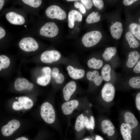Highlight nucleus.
I'll use <instances>...</instances> for the list:
<instances>
[{"label":"nucleus","mask_w":140,"mask_h":140,"mask_svg":"<svg viewBox=\"0 0 140 140\" xmlns=\"http://www.w3.org/2000/svg\"><path fill=\"white\" fill-rule=\"evenodd\" d=\"M102 37L101 32L95 30L88 32L83 37L82 41L86 47H89L97 44L100 41Z\"/></svg>","instance_id":"1"},{"label":"nucleus","mask_w":140,"mask_h":140,"mask_svg":"<svg viewBox=\"0 0 140 140\" xmlns=\"http://www.w3.org/2000/svg\"><path fill=\"white\" fill-rule=\"evenodd\" d=\"M40 115L43 119L48 123H52L55 121V110L52 105L48 102H44L41 105Z\"/></svg>","instance_id":"2"},{"label":"nucleus","mask_w":140,"mask_h":140,"mask_svg":"<svg viewBox=\"0 0 140 140\" xmlns=\"http://www.w3.org/2000/svg\"><path fill=\"white\" fill-rule=\"evenodd\" d=\"M45 13L47 16L51 19L63 20L66 17L65 12L57 5H52L48 7L46 10Z\"/></svg>","instance_id":"3"},{"label":"nucleus","mask_w":140,"mask_h":140,"mask_svg":"<svg viewBox=\"0 0 140 140\" xmlns=\"http://www.w3.org/2000/svg\"><path fill=\"white\" fill-rule=\"evenodd\" d=\"M57 26L54 22L47 23L40 29V34L41 35L49 38L56 36L59 32Z\"/></svg>","instance_id":"4"},{"label":"nucleus","mask_w":140,"mask_h":140,"mask_svg":"<svg viewBox=\"0 0 140 140\" xmlns=\"http://www.w3.org/2000/svg\"><path fill=\"white\" fill-rule=\"evenodd\" d=\"M19 46L22 50L28 52L35 51L39 47L38 44L36 40L31 37L23 38L19 43Z\"/></svg>","instance_id":"5"},{"label":"nucleus","mask_w":140,"mask_h":140,"mask_svg":"<svg viewBox=\"0 0 140 140\" xmlns=\"http://www.w3.org/2000/svg\"><path fill=\"white\" fill-rule=\"evenodd\" d=\"M115 92V87L112 83H106L101 91V95L103 100L107 102L112 101L114 98Z\"/></svg>","instance_id":"6"},{"label":"nucleus","mask_w":140,"mask_h":140,"mask_svg":"<svg viewBox=\"0 0 140 140\" xmlns=\"http://www.w3.org/2000/svg\"><path fill=\"white\" fill-rule=\"evenodd\" d=\"M61 54L55 50L47 51L43 52L41 55L40 59L45 63H51L57 61L60 58Z\"/></svg>","instance_id":"7"},{"label":"nucleus","mask_w":140,"mask_h":140,"mask_svg":"<svg viewBox=\"0 0 140 140\" xmlns=\"http://www.w3.org/2000/svg\"><path fill=\"white\" fill-rule=\"evenodd\" d=\"M20 125V123L18 120L15 119L11 120L7 124L3 127L1 129L2 134L5 136H10L19 127Z\"/></svg>","instance_id":"8"},{"label":"nucleus","mask_w":140,"mask_h":140,"mask_svg":"<svg viewBox=\"0 0 140 140\" xmlns=\"http://www.w3.org/2000/svg\"><path fill=\"white\" fill-rule=\"evenodd\" d=\"M7 20L11 24L21 25L24 24L25 21L24 17L22 15L15 12H10L6 15Z\"/></svg>","instance_id":"9"},{"label":"nucleus","mask_w":140,"mask_h":140,"mask_svg":"<svg viewBox=\"0 0 140 140\" xmlns=\"http://www.w3.org/2000/svg\"><path fill=\"white\" fill-rule=\"evenodd\" d=\"M42 71L44 75L38 77L37 81L39 85L45 86L47 85L51 80V69L50 67H45L42 68Z\"/></svg>","instance_id":"10"},{"label":"nucleus","mask_w":140,"mask_h":140,"mask_svg":"<svg viewBox=\"0 0 140 140\" xmlns=\"http://www.w3.org/2000/svg\"><path fill=\"white\" fill-rule=\"evenodd\" d=\"M14 86L16 90L20 91L25 89L31 90L33 88L34 86L32 83H30L27 79L19 78L16 80Z\"/></svg>","instance_id":"11"},{"label":"nucleus","mask_w":140,"mask_h":140,"mask_svg":"<svg viewBox=\"0 0 140 140\" xmlns=\"http://www.w3.org/2000/svg\"><path fill=\"white\" fill-rule=\"evenodd\" d=\"M78 101L73 100L64 103L61 106V109L63 113L65 115L71 114L74 109L78 106Z\"/></svg>","instance_id":"12"},{"label":"nucleus","mask_w":140,"mask_h":140,"mask_svg":"<svg viewBox=\"0 0 140 140\" xmlns=\"http://www.w3.org/2000/svg\"><path fill=\"white\" fill-rule=\"evenodd\" d=\"M76 85L75 82L72 81L68 83L63 89V94L64 99L67 101L69 99L71 96L75 91Z\"/></svg>","instance_id":"13"},{"label":"nucleus","mask_w":140,"mask_h":140,"mask_svg":"<svg viewBox=\"0 0 140 140\" xmlns=\"http://www.w3.org/2000/svg\"><path fill=\"white\" fill-rule=\"evenodd\" d=\"M110 30L111 35L113 38L116 39L120 38L123 32L122 25L121 22H115L110 26Z\"/></svg>","instance_id":"14"},{"label":"nucleus","mask_w":140,"mask_h":140,"mask_svg":"<svg viewBox=\"0 0 140 140\" xmlns=\"http://www.w3.org/2000/svg\"><path fill=\"white\" fill-rule=\"evenodd\" d=\"M82 18V15L78 11L74 10L70 11L68 14V23L69 27L73 28L74 25L75 21L81 22Z\"/></svg>","instance_id":"15"},{"label":"nucleus","mask_w":140,"mask_h":140,"mask_svg":"<svg viewBox=\"0 0 140 140\" xmlns=\"http://www.w3.org/2000/svg\"><path fill=\"white\" fill-rule=\"evenodd\" d=\"M67 69L69 76L74 79H81L83 77L85 74V72L83 70L75 69L71 66H68Z\"/></svg>","instance_id":"16"},{"label":"nucleus","mask_w":140,"mask_h":140,"mask_svg":"<svg viewBox=\"0 0 140 140\" xmlns=\"http://www.w3.org/2000/svg\"><path fill=\"white\" fill-rule=\"evenodd\" d=\"M101 127L103 132L109 136H111L115 132V127L112 122L108 120H103L101 123Z\"/></svg>","instance_id":"17"},{"label":"nucleus","mask_w":140,"mask_h":140,"mask_svg":"<svg viewBox=\"0 0 140 140\" xmlns=\"http://www.w3.org/2000/svg\"><path fill=\"white\" fill-rule=\"evenodd\" d=\"M87 78L88 80L93 81L97 86H100L103 80L101 76L99 75V72L96 70L88 72L87 74Z\"/></svg>","instance_id":"18"},{"label":"nucleus","mask_w":140,"mask_h":140,"mask_svg":"<svg viewBox=\"0 0 140 140\" xmlns=\"http://www.w3.org/2000/svg\"><path fill=\"white\" fill-rule=\"evenodd\" d=\"M140 57L139 53L134 51L130 52L128 55V59L126 65L129 68L133 67L137 63Z\"/></svg>","instance_id":"19"},{"label":"nucleus","mask_w":140,"mask_h":140,"mask_svg":"<svg viewBox=\"0 0 140 140\" xmlns=\"http://www.w3.org/2000/svg\"><path fill=\"white\" fill-rule=\"evenodd\" d=\"M18 100L20 110L23 109H30L33 105V102L32 100L27 96L20 97L18 98Z\"/></svg>","instance_id":"20"},{"label":"nucleus","mask_w":140,"mask_h":140,"mask_svg":"<svg viewBox=\"0 0 140 140\" xmlns=\"http://www.w3.org/2000/svg\"><path fill=\"white\" fill-rule=\"evenodd\" d=\"M120 131L124 140H131L132 129L128 124L123 123L120 127Z\"/></svg>","instance_id":"21"},{"label":"nucleus","mask_w":140,"mask_h":140,"mask_svg":"<svg viewBox=\"0 0 140 140\" xmlns=\"http://www.w3.org/2000/svg\"><path fill=\"white\" fill-rule=\"evenodd\" d=\"M126 123L129 125L132 129L136 128L138 124V122L134 114L130 112H127L124 115Z\"/></svg>","instance_id":"22"},{"label":"nucleus","mask_w":140,"mask_h":140,"mask_svg":"<svg viewBox=\"0 0 140 140\" xmlns=\"http://www.w3.org/2000/svg\"><path fill=\"white\" fill-rule=\"evenodd\" d=\"M125 37L130 47L135 48L139 47L140 45L139 42L130 32H127L125 34Z\"/></svg>","instance_id":"23"},{"label":"nucleus","mask_w":140,"mask_h":140,"mask_svg":"<svg viewBox=\"0 0 140 140\" xmlns=\"http://www.w3.org/2000/svg\"><path fill=\"white\" fill-rule=\"evenodd\" d=\"M103 64L102 61L97 60L94 58L89 59L87 63L88 66L90 68L98 69L101 68Z\"/></svg>","instance_id":"24"},{"label":"nucleus","mask_w":140,"mask_h":140,"mask_svg":"<svg viewBox=\"0 0 140 140\" xmlns=\"http://www.w3.org/2000/svg\"><path fill=\"white\" fill-rule=\"evenodd\" d=\"M111 70V68L109 65L106 64L104 65L101 72V76L103 80L106 81H108L110 80Z\"/></svg>","instance_id":"25"},{"label":"nucleus","mask_w":140,"mask_h":140,"mask_svg":"<svg viewBox=\"0 0 140 140\" xmlns=\"http://www.w3.org/2000/svg\"><path fill=\"white\" fill-rule=\"evenodd\" d=\"M131 32L138 40H140V25L138 24L132 23L129 25Z\"/></svg>","instance_id":"26"},{"label":"nucleus","mask_w":140,"mask_h":140,"mask_svg":"<svg viewBox=\"0 0 140 140\" xmlns=\"http://www.w3.org/2000/svg\"><path fill=\"white\" fill-rule=\"evenodd\" d=\"M101 15H99L98 12L93 11L87 17L86 22L88 24H91L98 22L101 19Z\"/></svg>","instance_id":"27"},{"label":"nucleus","mask_w":140,"mask_h":140,"mask_svg":"<svg viewBox=\"0 0 140 140\" xmlns=\"http://www.w3.org/2000/svg\"><path fill=\"white\" fill-rule=\"evenodd\" d=\"M75 128L77 131H80L84 128V116L82 114H81L77 117L75 125Z\"/></svg>","instance_id":"28"},{"label":"nucleus","mask_w":140,"mask_h":140,"mask_svg":"<svg viewBox=\"0 0 140 140\" xmlns=\"http://www.w3.org/2000/svg\"><path fill=\"white\" fill-rule=\"evenodd\" d=\"M10 61L9 59L4 55H0V71L2 68H5L9 65Z\"/></svg>","instance_id":"29"},{"label":"nucleus","mask_w":140,"mask_h":140,"mask_svg":"<svg viewBox=\"0 0 140 140\" xmlns=\"http://www.w3.org/2000/svg\"><path fill=\"white\" fill-rule=\"evenodd\" d=\"M129 83L132 87L135 89L140 88V77L135 76L131 78L129 80Z\"/></svg>","instance_id":"30"},{"label":"nucleus","mask_w":140,"mask_h":140,"mask_svg":"<svg viewBox=\"0 0 140 140\" xmlns=\"http://www.w3.org/2000/svg\"><path fill=\"white\" fill-rule=\"evenodd\" d=\"M25 4L33 8H37L41 4L42 0H23Z\"/></svg>","instance_id":"31"},{"label":"nucleus","mask_w":140,"mask_h":140,"mask_svg":"<svg viewBox=\"0 0 140 140\" xmlns=\"http://www.w3.org/2000/svg\"><path fill=\"white\" fill-rule=\"evenodd\" d=\"M92 1L94 5L99 9L101 10L103 8L104 4L102 0H93Z\"/></svg>","instance_id":"32"},{"label":"nucleus","mask_w":140,"mask_h":140,"mask_svg":"<svg viewBox=\"0 0 140 140\" xmlns=\"http://www.w3.org/2000/svg\"><path fill=\"white\" fill-rule=\"evenodd\" d=\"M105 51L112 57L114 56L116 52V49L115 47H109L106 48Z\"/></svg>","instance_id":"33"},{"label":"nucleus","mask_w":140,"mask_h":140,"mask_svg":"<svg viewBox=\"0 0 140 140\" xmlns=\"http://www.w3.org/2000/svg\"><path fill=\"white\" fill-rule=\"evenodd\" d=\"M80 1L87 9H89L92 8L93 4L91 0H81Z\"/></svg>","instance_id":"34"},{"label":"nucleus","mask_w":140,"mask_h":140,"mask_svg":"<svg viewBox=\"0 0 140 140\" xmlns=\"http://www.w3.org/2000/svg\"><path fill=\"white\" fill-rule=\"evenodd\" d=\"M54 79L57 83L61 84L64 81V77L62 73H59L57 76Z\"/></svg>","instance_id":"35"},{"label":"nucleus","mask_w":140,"mask_h":140,"mask_svg":"<svg viewBox=\"0 0 140 140\" xmlns=\"http://www.w3.org/2000/svg\"><path fill=\"white\" fill-rule=\"evenodd\" d=\"M84 124L85 127L88 129H90L89 120L86 116H84Z\"/></svg>","instance_id":"36"},{"label":"nucleus","mask_w":140,"mask_h":140,"mask_svg":"<svg viewBox=\"0 0 140 140\" xmlns=\"http://www.w3.org/2000/svg\"><path fill=\"white\" fill-rule=\"evenodd\" d=\"M136 104L137 108L138 110H140V93L137 95L136 98Z\"/></svg>","instance_id":"37"},{"label":"nucleus","mask_w":140,"mask_h":140,"mask_svg":"<svg viewBox=\"0 0 140 140\" xmlns=\"http://www.w3.org/2000/svg\"><path fill=\"white\" fill-rule=\"evenodd\" d=\"M102 57L103 59L106 61L110 60L113 57L110 55L106 51H105L103 54Z\"/></svg>","instance_id":"38"},{"label":"nucleus","mask_w":140,"mask_h":140,"mask_svg":"<svg viewBox=\"0 0 140 140\" xmlns=\"http://www.w3.org/2000/svg\"><path fill=\"white\" fill-rule=\"evenodd\" d=\"M59 69L55 67L53 68L52 72V76L55 79L58 75L59 73Z\"/></svg>","instance_id":"39"},{"label":"nucleus","mask_w":140,"mask_h":140,"mask_svg":"<svg viewBox=\"0 0 140 140\" xmlns=\"http://www.w3.org/2000/svg\"><path fill=\"white\" fill-rule=\"evenodd\" d=\"M134 72L136 73H140V61L139 60L137 63L136 66L133 69Z\"/></svg>","instance_id":"40"},{"label":"nucleus","mask_w":140,"mask_h":140,"mask_svg":"<svg viewBox=\"0 0 140 140\" xmlns=\"http://www.w3.org/2000/svg\"><path fill=\"white\" fill-rule=\"evenodd\" d=\"M90 127L91 129L93 130L94 129L95 125V122L94 117L93 116H91L89 120Z\"/></svg>","instance_id":"41"},{"label":"nucleus","mask_w":140,"mask_h":140,"mask_svg":"<svg viewBox=\"0 0 140 140\" xmlns=\"http://www.w3.org/2000/svg\"><path fill=\"white\" fill-rule=\"evenodd\" d=\"M137 1V0H124L123 1V3L124 5L129 6Z\"/></svg>","instance_id":"42"},{"label":"nucleus","mask_w":140,"mask_h":140,"mask_svg":"<svg viewBox=\"0 0 140 140\" xmlns=\"http://www.w3.org/2000/svg\"><path fill=\"white\" fill-rule=\"evenodd\" d=\"M78 8H79L80 11L81 13L84 14L86 12V9L82 4L80 3Z\"/></svg>","instance_id":"43"},{"label":"nucleus","mask_w":140,"mask_h":140,"mask_svg":"<svg viewBox=\"0 0 140 140\" xmlns=\"http://www.w3.org/2000/svg\"><path fill=\"white\" fill-rule=\"evenodd\" d=\"M5 34V31L4 29L0 26V39L4 37Z\"/></svg>","instance_id":"44"},{"label":"nucleus","mask_w":140,"mask_h":140,"mask_svg":"<svg viewBox=\"0 0 140 140\" xmlns=\"http://www.w3.org/2000/svg\"><path fill=\"white\" fill-rule=\"evenodd\" d=\"M4 3V0H0V10L2 8Z\"/></svg>","instance_id":"45"},{"label":"nucleus","mask_w":140,"mask_h":140,"mask_svg":"<svg viewBox=\"0 0 140 140\" xmlns=\"http://www.w3.org/2000/svg\"><path fill=\"white\" fill-rule=\"evenodd\" d=\"M95 140H104L103 138L101 136L96 135L95 136Z\"/></svg>","instance_id":"46"},{"label":"nucleus","mask_w":140,"mask_h":140,"mask_svg":"<svg viewBox=\"0 0 140 140\" xmlns=\"http://www.w3.org/2000/svg\"><path fill=\"white\" fill-rule=\"evenodd\" d=\"M80 3L76 1H75L74 3V6L77 8H79V6Z\"/></svg>","instance_id":"47"},{"label":"nucleus","mask_w":140,"mask_h":140,"mask_svg":"<svg viewBox=\"0 0 140 140\" xmlns=\"http://www.w3.org/2000/svg\"><path fill=\"white\" fill-rule=\"evenodd\" d=\"M15 140H28V139L26 137H19Z\"/></svg>","instance_id":"48"},{"label":"nucleus","mask_w":140,"mask_h":140,"mask_svg":"<svg viewBox=\"0 0 140 140\" xmlns=\"http://www.w3.org/2000/svg\"><path fill=\"white\" fill-rule=\"evenodd\" d=\"M66 1H75V2L78 1V0H67Z\"/></svg>","instance_id":"49"},{"label":"nucleus","mask_w":140,"mask_h":140,"mask_svg":"<svg viewBox=\"0 0 140 140\" xmlns=\"http://www.w3.org/2000/svg\"><path fill=\"white\" fill-rule=\"evenodd\" d=\"M84 140H89L88 139H85Z\"/></svg>","instance_id":"50"},{"label":"nucleus","mask_w":140,"mask_h":140,"mask_svg":"<svg viewBox=\"0 0 140 140\" xmlns=\"http://www.w3.org/2000/svg\"><path fill=\"white\" fill-rule=\"evenodd\" d=\"M24 26H25V27H26V25H24Z\"/></svg>","instance_id":"51"},{"label":"nucleus","mask_w":140,"mask_h":140,"mask_svg":"<svg viewBox=\"0 0 140 140\" xmlns=\"http://www.w3.org/2000/svg\"><path fill=\"white\" fill-rule=\"evenodd\" d=\"M140 18H139V22H140Z\"/></svg>","instance_id":"52"}]
</instances>
